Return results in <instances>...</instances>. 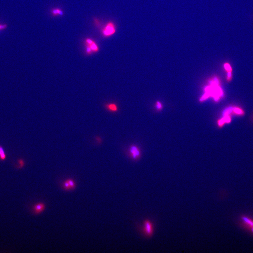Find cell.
<instances>
[{
  "label": "cell",
  "instance_id": "cell-12",
  "mask_svg": "<svg viewBox=\"0 0 253 253\" xmlns=\"http://www.w3.org/2000/svg\"><path fill=\"white\" fill-rule=\"evenodd\" d=\"M63 186L64 189L66 190H69L71 189L69 184L67 180L64 181L63 184Z\"/></svg>",
  "mask_w": 253,
  "mask_h": 253
},
{
  "label": "cell",
  "instance_id": "cell-8",
  "mask_svg": "<svg viewBox=\"0 0 253 253\" xmlns=\"http://www.w3.org/2000/svg\"><path fill=\"white\" fill-rule=\"evenodd\" d=\"M7 158V155L5 153L4 148L0 145V161H4Z\"/></svg>",
  "mask_w": 253,
  "mask_h": 253
},
{
  "label": "cell",
  "instance_id": "cell-2",
  "mask_svg": "<svg viewBox=\"0 0 253 253\" xmlns=\"http://www.w3.org/2000/svg\"><path fill=\"white\" fill-rule=\"evenodd\" d=\"M115 32L116 27L114 24L112 22H109L103 29L102 34L104 37H109L114 35Z\"/></svg>",
  "mask_w": 253,
  "mask_h": 253
},
{
  "label": "cell",
  "instance_id": "cell-18",
  "mask_svg": "<svg viewBox=\"0 0 253 253\" xmlns=\"http://www.w3.org/2000/svg\"><path fill=\"white\" fill-rule=\"evenodd\" d=\"M228 76L229 78H231V73L230 72H228Z\"/></svg>",
  "mask_w": 253,
  "mask_h": 253
},
{
  "label": "cell",
  "instance_id": "cell-9",
  "mask_svg": "<svg viewBox=\"0 0 253 253\" xmlns=\"http://www.w3.org/2000/svg\"><path fill=\"white\" fill-rule=\"evenodd\" d=\"M52 13L53 16H57L58 15H63V13L62 11L59 8L53 9L52 11Z\"/></svg>",
  "mask_w": 253,
  "mask_h": 253
},
{
  "label": "cell",
  "instance_id": "cell-4",
  "mask_svg": "<svg viewBox=\"0 0 253 253\" xmlns=\"http://www.w3.org/2000/svg\"><path fill=\"white\" fill-rule=\"evenodd\" d=\"M86 48L92 53L98 52L99 50V47L93 40L87 38L85 40Z\"/></svg>",
  "mask_w": 253,
  "mask_h": 253
},
{
  "label": "cell",
  "instance_id": "cell-11",
  "mask_svg": "<svg viewBox=\"0 0 253 253\" xmlns=\"http://www.w3.org/2000/svg\"><path fill=\"white\" fill-rule=\"evenodd\" d=\"M67 181H68L69 184L70 189H74V188L75 187V184L73 180L71 179H69L67 180Z\"/></svg>",
  "mask_w": 253,
  "mask_h": 253
},
{
  "label": "cell",
  "instance_id": "cell-14",
  "mask_svg": "<svg viewBox=\"0 0 253 253\" xmlns=\"http://www.w3.org/2000/svg\"><path fill=\"white\" fill-rule=\"evenodd\" d=\"M155 107L158 110H160L162 108V105L161 103L158 101L156 102Z\"/></svg>",
  "mask_w": 253,
  "mask_h": 253
},
{
  "label": "cell",
  "instance_id": "cell-13",
  "mask_svg": "<svg viewBox=\"0 0 253 253\" xmlns=\"http://www.w3.org/2000/svg\"><path fill=\"white\" fill-rule=\"evenodd\" d=\"M7 27L8 25L6 24L0 23V31L4 30Z\"/></svg>",
  "mask_w": 253,
  "mask_h": 253
},
{
  "label": "cell",
  "instance_id": "cell-6",
  "mask_svg": "<svg viewBox=\"0 0 253 253\" xmlns=\"http://www.w3.org/2000/svg\"><path fill=\"white\" fill-rule=\"evenodd\" d=\"M45 208V205L43 203H38L34 207V212L36 214H38L41 213Z\"/></svg>",
  "mask_w": 253,
  "mask_h": 253
},
{
  "label": "cell",
  "instance_id": "cell-7",
  "mask_svg": "<svg viewBox=\"0 0 253 253\" xmlns=\"http://www.w3.org/2000/svg\"><path fill=\"white\" fill-rule=\"evenodd\" d=\"M106 107L107 110L111 111V112H117L118 110V108L117 105L114 104H109L106 105Z\"/></svg>",
  "mask_w": 253,
  "mask_h": 253
},
{
  "label": "cell",
  "instance_id": "cell-1",
  "mask_svg": "<svg viewBox=\"0 0 253 253\" xmlns=\"http://www.w3.org/2000/svg\"><path fill=\"white\" fill-rule=\"evenodd\" d=\"M136 226L139 232L144 237L149 238L153 235L154 230V225L151 220L145 219L143 221L142 226H140L137 223Z\"/></svg>",
  "mask_w": 253,
  "mask_h": 253
},
{
  "label": "cell",
  "instance_id": "cell-10",
  "mask_svg": "<svg viewBox=\"0 0 253 253\" xmlns=\"http://www.w3.org/2000/svg\"><path fill=\"white\" fill-rule=\"evenodd\" d=\"M233 109L234 108L231 107L227 108L226 109V110H225L223 111V115L224 117L226 116H228L229 114L232 112V110H233Z\"/></svg>",
  "mask_w": 253,
  "mask_h": 253
},
{
  "label": "cell",
  "instance_id": "cell-15",
  "mask_svg": "<svg viewBox=\"0 0 253 253\" xmlns=\"http://www.w3.org/2000/svg\"><path fill=\"white\" fill-rule=\"evenodd\" d=\"M233 110L235 111V113L239 114H241L243 113L242 111L239 108H234Z\"/></svg>",
  "mask_w": 253,
  "mask_h": 253
},
{
  "label": "cell",
  "instance_id": "cell-5",
  "mask_svg": "<svg viewBox=\"0 0 253 253\" xmlns=\"http://www.w3.org/2000/svg\"><path fill=\"white\" fill-rule=\"evenodd\" d=\"M242 220L244 224L253 234V220L245 216H242Z\"/></svg>",
  "mask_w": 253,
  "mask_h": 253
},
{
  "label": "cell",
  "instance_id": "cell-17",
  "mask_svg": "<svg viewBox=\"0 0 253 253\" xmlns=\"http://www.w3.org/2000/svg\"><path fill=\"white\" fill-rule=\"evenodd\" d=\"M214 81L216 84H218L219 83V81L218 80V79L216 78H214Z\"/></svg>",
  "mask_w": 253,
  "mask_h": 253
},
{
  "label": "cell",
  "instance_id": "cell-16",
  "mask_svg": "<svg viewBox=\"0 0 253 253\" xmlns=\"http://www.w3.org/2000/svg\"><path fill=\"white\" fill-rule=\"evenodd\" d=\"M224 67L226 70L229 71H230L231 70L230 66L228 64H225Z\"/></svg>",
  "mask_w": 253,
  "mask_h": 253
},
{
  "label": "cell",
  "instance_id": "cell-3",
  "mask_svg": "<svg viewBox=\"0 0 253 253\" xmlns=\"http://www.w3.org/2000/svg\"><path fill=\"white\" fill-rule=\"evenodd\" d=\"M129 152L130 156L133 160H138L141 157L140 149L136 145H133L131 146Z\"/></svg>",
  "mask_w": 253,
  "mask_h": 253
}]
</instances>
